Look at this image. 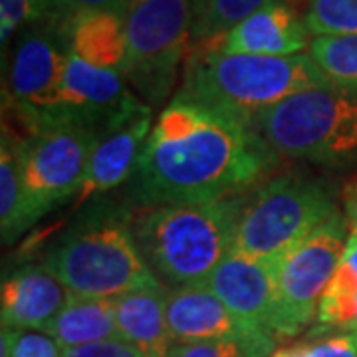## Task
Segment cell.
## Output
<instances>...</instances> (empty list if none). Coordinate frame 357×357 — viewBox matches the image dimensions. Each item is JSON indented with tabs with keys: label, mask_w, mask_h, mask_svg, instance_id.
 Listing matches in <instances>:
<instances>
[{
	"label": "cell",
	"mask_w": 357,
	"mask_h": 357,
	"mask_svg": "<svg viewBox=\"0 0 357 357\" xmlns=\"http://www.w3.org/2000/svg\"><path fill=\"white\" fill-rule=\"evenodd\" d=\"M278 262L280 258L256 260L230 252L204 286L244 324L274 335L278 312Z\"/></svg>",
	"instance_id": "obj_12"
},
{
	"label": "cell",
	"mask_w": 357,
	"mask_h": 357,
	"mask_svg": "<svg viewBox=\"0 0 357 357\" xmlns=\"http://www.w3.org/2000/svg\"><path fill=\"white\" fill-rule=\"evenodd\" d=\"M44 333L52 335L62 349L121 340L115 321V300H96L70 294L62 312Z\"/></svg>",
	"instance_id": "obj_19"
},
{
	"label": "cell",
	"mask_w": 357,
	"mask_h": 357,
	"mask_svg": "<svg viewBox=\"0 0 357 357\" xmlns=\"http://www.w3.org/2000/svg\"><path fill=\"white\" fill-rule=\"evenodd\" d=\"M225 38V36H222ZM222 38L192 42L175 100L250 123V117L294 93L333 88L312 56H252L220 50Z\"/></svg>",
	"instance_id": "obj_2"
},
{
	"label": "cell",
	"mask_w": 357,
	"mask_h": 357,
	"mask_svg": "<svg viewBox=\"0 0 357 357\" xmlns=\"http://www.w3.org/2000/svg\"><path fill=\"white\" fill-rule=\"evenodd\" d=\"M70 298L66 286L44 266H24L2 282V328L46 332Z\"/></svg>",
	"instance_id": "obj_13"
},
{
	"label": "cell",
	"mask_w": 357,
	"mask_h": 357,
	"mask_svg": "<svg viewBox=\"0 0 357 357\" xmlns=\"http://www.w3.org/2000/svg\"><path fill=\"white\" fill-rule=\"evenodd\" d=\"M36 22V2L34 0H0V42H6L22 24Z\"/></svg>",
	"instance_id": "obj_26"
},
{
	"label": "cell",
	"mask_w": 357,
	"mask_h": 357,
	"mask_svg": "<svg viewBox=\"0 0 357 357\" xmlns=\"http://www.w3.org/2000/svg\"><path fill=\"white\" fill-rule=\"evenodd\" d=\"M307 28L284 2H272L232 28L220 50L252 56H296L310 48Z\"/></svg>",
	"instance_id": "obj_16"
},
{
	"label": "cell",
	"mask_w": 357,
	"mask_h": 357,
	"mask_svg": "<svg viewBox=\"0 0 357 357\" xmlns=\"http://www.w3.org/2000/svg\"><path fill=\"white\" fill-rule=\"evenodd\" d=\"M272 357H310V347H307V344H298L292 345V347H284V349L274 351Z\"/></svg>",
	"instance_id": "obj_31"
},
{
	"label": "cell",
	"mask_w": 357,
	"mask_h": 357,
	"mask_svg": "<svg viewBox=\"0 0 357 357\" xmlns=\"http://www.w3.org/2000/svg\"><path fill=\"white\" fill-rule=\"evenodd\" d=\"M68 44L79 60L123 76L128 62L126 13L93 10L79 14L68 24Z\"/></svg>",
	"instance_id": "obj_18"
},
{
	"label": "cell",
	"mask_w": 357,
	"mask_h": 357,
	"mask_svg": "<svg viewBox=\"0 0 357 357\" xmlns=\"http://www.w3.org/2000/svg\"><path fill=\"white\" fill-rule=\"evenodd\" d=\"M36 2V22H52L64 28L79 14L93 10H117L128 13L129 0H34Z\"/></svg>",
	"instance_id": "obj_25"
},
{
	"label": "cell",
	"mask_w": 357,
	"mask_h": 357,
	"mask_svg": "<svg viewBox=\"0 0 357 357\" xmlns=\"http://www.w3.org/2000/svg\"><path fill=\"white\" fill-rule=\"evenodd\" d=\"M276 157L243 119L173 98L145 141L129 192L147 208L229 199Z\"/></svg>",
	"instance_id": "obj_1"
},
{
	"label": "cell",
	"mask_w": 357,
	"mask_h": 357,
	"mask_svg": "<svg viewBox=\"0 0 357 357\" xmlns=\"http://www.w3.org/2000/svg\"><path fill=\"white\" fill-rule=\"evenodd\" d=\"M244 197L211 203L149 206L133 218L141 255L155 276L178 286H201L234 250Z\"/></svg>",
	"instance_id": "obj_3"
},
{
	"label": "cell",
	"mask_w": 357,
	"mask_h": 357,
	"mask_svg": "<svg viewBox=\"0 0 357 357\" xmlns=\"http://www.w3.org/2000/svg\"><path fill=\"white\" fill-rule=\"evenodd\" d=\"M68 56V34L52 22H34L14 48L4 98L22 105L38 131L60 105Z\"/></svg>",
	"instance_id": "obj_10"
},
{
	"label": "cell",
	"mask_w": 357,
	"mask_h": 357,
	"mask_svg": "<svg viewBox=\"0 0 357 357\" xmlns=\"http://www.w3.org/2000/svg\"><path fill=\"white\" fill-rule=\"evenodd\" d=\"M248 126L276 155L337 163L357 151V98L306 89L255 114Z\"/></svg>",
	"instance_id": "obj_5"
},
{
	"label": "cell",
	"mask_w": 357,
	"mask_h": 357,
	"mask_svg": "<svg viewBox=\"0 0 357 357\" xmlns=\"http://www.w3.org/2000/svg\"><path fill=\"white\" fill-rule=\"evenodd\" d=\"M304 24L316 38L357 34V0H310Z\"/></svg>",
	"instance_id": "obj_24"
},
{
	"label": "cell",
	"mask_w": 357,
	"mask_h": 357,
	"mask_svg": "<svg viewBox=\"0 0 357 357\" xmlns=\"http://www.w3.org/2000/svg\"><path fill=\"white\" fill-rule=\"evenodd\" d=\"M165 298L161 282L115 298V321L121 342L133 345L145 357H167L175 345L167 326Z\"/></svg>",
	"instance_id": "obj_17"
},
{
	"label": "cell",
	"mask_w": 357,
	"mask_h": 357,
	"mask_svg": "<svg viewBox=\"0 0 357 357\" xmlns=\"http://www.w3.org/2000/svg\"><path fill=\"white\" fill-rule=\"evenodd\" d=\"M272 2L276 0H204L192 10V42L222 38Z\"/></svg>",
	"instance_id": "obj_22"
},
{
	"label": "cell",
	"mask_w": 357,
	"mask_h": 357,
	"mask_svg": "<svg viewBox=\"0 0 357 357\" xmlns=\"http://www.w3.org/2000/svg\"><path fill=\"white\" fill-rule=\"evenodd\" d=\"M30 229L26 215V195L22 183V139L2 128L0 147V230L2 241L13 244Z\"/></svg>",
	"instance_id": "obj_20"
},
{
	"label": "cell",
	"mask_w": 357,
	"mask_h": 357,
	"mask_svg": "<svg viewBox=\"0 0 357 357\" xmlns=\"http://www.w3.org/2000/svg\"><path fill=\"white\" fill-rule=\"evenodd\" d=\"M62 357H145L137 351L133 345L126 344L121 340H109V342H100V344L82 345V347H72L66 349Z\"/></svg>",
	"instance_id": "obj_29"
},
{
	"label": "cell",
	"mask_w": 357,
	"mask_h": 357,
	"mask_svg": "<svg viewBox=\"0 0 357 357\" xmlns=\"http://www.w3.org/2000/svg\"><path fill=\"white\" fill-rule=\"evenodd\" d=\"M151 117L153 114L147 112L126 126L103 135L89 159L86 178H84L82 191L74 201V208H79L89 197L98 192L112 191L117 185L131 178L137 165V159L145 147L147 135L153 129Z\"/></svg>",
	"instance_id": "obj_15"
},
{
	"label": "cell",
	"mask_w": 357,
	"mask_h": 357,
	"mask_svg": "<svg viewBox=\"0 0 357 357\" xmlns=\"http://www.w3.org/2000/svg\"><path fill=\"white\" fill-rule=\"evenodd\" d=\"M328 292L344 294V296H356L357 294V236L354 234H349V238H347L342 262L328 286Z\"/></svg>",
	"instance_id": "obj_28"
},
{
	"label": "cell",
	"mask_w": 357,
	"mask_h": 357,
	"mask_svg": "<svg viewBox=\"0 0 357 357\" xmlns=\"http://www.w3.org/2000/svg\"><path fill=\"white\" fill-rule=\"evenodd\" d=\"M276 347V337L264 330L197 342V344L173 345L167 357H268Z\"/></svg>",
	"instance_id": "obj_23"
},
{
	"label": "cell",
	"mask_w": 357,
	"mask_h": 357,
	"mask_svg": "<svg viewBox=\"0 0 357 357\" xmlns=\"http://www.w3.org/2000/svg\"><path fill=\"white\" fill-rule=\"evenodd\" d=\"M204 0H191V6H192V10H195V8H197V6H201V4H203Z\"/></svg>",
	"instance_id": "obj_32"
},
{
	"label": "cell",
	"mask_w": 357,
	"mask_h": 357,
	"mask_svg": "<svg viewBox=\"0 0 357 357\" xmlns=\"http://www.w3.org/2000/svg\"><path fill=\"white\" fill-rule=\"evenodd\" d=\"M165 318L175 345L222 340L258 330L236 318L204 284L167 290Z\"/></svg>",
	"instance_id": "obj_14"
},
{
	"label": "cell",
	"mask_w": 357,
	"mask_h": 357,
	"mask_svg": "<svg viewBox=\"0 0 357 357\" xmlns=\"http://www.w3.org/2000/svg\"><path fill=\"white\" fill-rule=\"evenodd\" d=\"M335 213L330 192L300 175H282L244 199L234 250L256 260H278Z\"/></svg>",
	"instance_id": "obj_6"
},
{
	"label": "cell",
	"mask_w": 357,
	"mask_h": 357,
	"mask_svg": "<svg viewBox=\"0 0 357 357\" xmlns=\"http://www.w3.org/2000/svg\"><path fill=\"white\" fill-rule=\"evenodd\" d=\"M347 218L337 211L278 262L276 337L298 335L318 314L347 246Z\"/></svg>",
	"instance_id": "obj_9"
},
{
	"label": "cell",
	"mask_w": 357,
	"mask_h": 357,
	"mask_svg": "<svg viewBox=\"0 0 357 357\" xmlns=\"http://www.w3.org/2000/svg\"><path fill=\"white\" fill-rule=\"evenodd\" d=\"M42 266L70 294L96 300H115L159 284L123 208H91L52 244Z\"/></svg>",
	"instance_id": "obj_4"
},
{
	"label": "cell",
	"mask_w": 357,
	"mask_h": 357,
	"mask_svg": "<svg viewBox=\"0 0 357 357\" xmlns=\"http://www.w3.org/2000/svg\"><path fill=\"white\" fill-rule=\"evenodd\" d=\"M310 56L333 88L357 98V34L314 38Z\"/></svg>",
	"instance_id": "obj_21"
},
{
	"label": "cell",
	"mask_w": 357,
	"mask_h": 357,
	"mask_svg": "<svg viewBox=\"0 0 357 357\" xmlns=\"http://www.w3.org/2000/svg\"><path fill=\"white\" fill-rule=\"evenodd\" d=\"M191 0H129L123 77L151 105L165 100L191 50Z\"/></svg>",
	"instance_id": "obj_7"
},
{
	"label": "cell",
	"mask_w": 357,
	"mask_h": 357,
	"mask_svg": "<svg viewBox=\"0 0 357 357\" xmlns=\"http://www.w3.org/2000/svg\"><path fill=\"white\" fill-rule=\"evenodd\" d=\"M345 218H347V227L349 234L357 236V178L345 189Z\"/></svg>",
	"instance_id": "obj_30"
},
{
	"label": "cell",
	"mask_w": 357,
	"mask_h": 357,
	"mask_svg": "<svg viewBox=\"0 0 357 357\" xmlns=\"http://www.w3.org/2000/svg\"><path fill=\"white\" fill-rule=\"evenodd\" d=\"M64 349L44 332H18L10 357H62Z\"/></svg>",
	"instance_id": "obj_27"
},
{
	"label": "cell",
	"mask_w": 357,
	"mask_h": 357,
	"mask_svg": "<svg viewBox=\"0 0 357 357\" xmlns=\"http://www.w3.org/2000/svg\"><path fill=\"white\" fill-rule=\"evenodd\" d=\"M351 340H354V344H356V349H357V332L351 333Z\"/></svg>",
	"instance_id": "obj_33"
},
{
	"label": "cell",
	"mask_w": 357,
	"mask_h": 357,
	"mask_svg": "<svg viewBox=\"0 0 357 357\" xmlns=\"http://www.w3.org/2000/svg\"><path fill=\"white\" fill-rule=\"evenodd\" d=\"M102 133L58 121L22 139V183L30 227L82 191L89 159Z\"/></svg>",
	"instance_id": "obj_8"
},
{
	"label": "cell",
	"mask_w": 357,
	"mask_h": 357,
	"mask_svg": "<svg viewBox=\"0 0 357 357\" xmlns=\"http://www.w3.org/2000/svg\"><path fill=\"white\" fill-rule=\"evenodd\" d=\"M151 112V105L135 98L123 76L79 60L70 52L66 64L60 105L44 117V126L72 121L103 135Z\"/></svg>",
	"instance_id": "obj_11"
}]
</instances>
